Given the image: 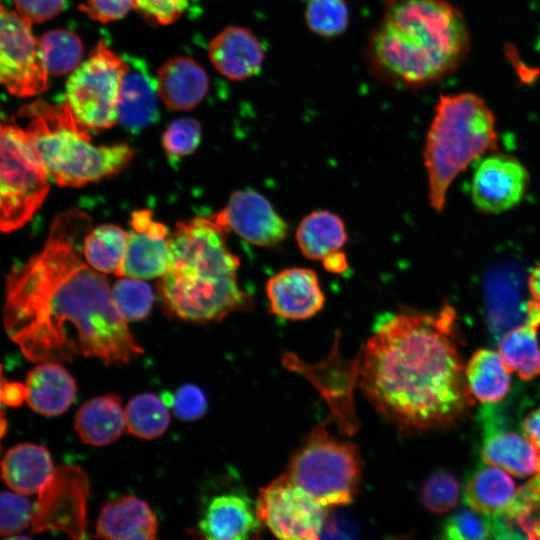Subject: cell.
Segmentation results:
<instances>
[{"instance_id":"1","label":"cell","mask_w":540,"mask_h":540,"mask_svg":"<svg viewBox=\"0 0 540 540\" xmlns=\"http://www.w3.org/2000/svg\"><path fill=\"white\" fill-rule=\"evenodd\" d=\"M91 224L78 208L59 213L42 249L6 277L4 327L32 362L83 356L121 364L144 352L114 303L108 279L84 258Z\"/></svg>"},{"instance_id":"2","label":"cell","mask_w":540,"mask_h":540,"mask_svg":"<svg viewBox=\"0 0 540 540\" xmlns=\"http://www.w3.org/2000/svg\"><path fill=\"white\" fill-rule=\"evenodd\" d=\"M361 389L400 428L447 427L474 405L456 343V311H406L382 320L360 364Z\"/></svg>"},{"instance_id":"3","label":"cell","mask_w":540,"mask_h":540,"mask_svg":"<svg viewBox=\"0 0 540 540\" xmlns=\"http://www.w3.org/2000/svg\"><path fill=\"white\" fill-rule=\"evenodd\" d=\"M469 41L464 16L447 0H386L368 41V61L385 80L422 87L453 72Z\"/></svg>"},{"instance_id":"4","label":"cell","mask_w":540,"mask_h":540,"mask_svg":"<svg viewBox=\"0 0 540 540\" xmlns=\"http://www.w3.org/2000/svg\"><path fill=\"white\" fill-rule=\"evenodd\" d=\"M227 234L212 215L176 224L169 236L170 265L159 283L171 314L202 323L252 307V297L238 284L240 261L226 244Z\"/></svg>"},{"instance_id":"5","label":"cell","mask_w":540,"mask_h":540,"mask_svg":"<svg viewBox=\"0 0 540 540\" xmlns=\"http://www.w3.org/2000/svg\"><path fill=\"white\" fill-rule=\"evenodd\" d=\"M19 115L29 119L27 137L50 180L59 186L82 187L113 176L133 157V149L125 143L94 145L89 129L77 121L67 102L36 100Z\"/></svg>"},{"instance_id":"6","label":"cell","mask_w":540,"mask_h":540,"mask_svg":"<svg viewBox=\"0 0 540 540\" xmlns=\"http://www.w3.org/2000/svg\"><path fill=\"white\" fill-rule=\"evenodd\" d=\"M497 148L495 117L481 97L471 92L441 95L423 152L431 207L440 213L453 180Z\"/></svg>"},{"instance_id":"7","label":"cell","mask_w":540,"mask_h":540,"mask_svg":"<svg viewBox=\"0 0 540 540\" xmlns=\"http://www.w3.org/2000/svg\"><path fill=\"white\" fill-rule=\"evenodd\" d=\"M290 478L325 508L350 504L359 488L358 447L317 425L292 455Z\"/></svg>"},{"instance_id":"8","label":"cell","mask_w":540,"mask_h":540,"mask_svg":"<svg viewBox=\"0 0 540 540\" xmlns=\"http://www.w3.org/2000/svg\"><path fill=\"white\" fill-rule=\"evenodd\" d=\"M49 176L25 129L13 121L1 125L0 226L9 233L26 224L41 207Z\"/></svg>"},{"instance_id":"9","label":"cell","mask_w":540,"mask_h":540,"mask_svg":"<svg viewBox=\"0 0 540 540\" xmlns=\"http://www.w3.org/2000/svg\"><path fill=\"white\" fill-rule=\"evenodd\" d=\"M125 58L100 40L89 58L71 73L66 99L77 121L87 129L103 130L118 122V100Z\"/></svg>"},{"instance_id":"10","label":"cell","mask_w":540,"mask_h":540,"mask_svg":"<svg viewBox=\"0 0 540 540\" xmlns=\"http://www.w3.org/2000/svg\"><path fill=\"white\" fill-rule=\"evenodd\" d=\"M259 517L278 540H320L325 507L283 473L259 490Z\"/></svg>"},{"instance_id":"11","label":"cell","mask_w":540,"mask_h":540,"mask_svg":"<svg viewBox=\"0 0 540 540\" xmlns=\"http://www.w3.org/2000/svg\"><path fill=\"white\" fill-rule=\"evenodd\" d=\"M0 80L18 97L35 96L48 88V71L31 24L1 5Z\"/></svg>"},{"instance_id":"12","label":"cell","mask_w":540,"mask_h":540,"mask_svg":"<svg viewBox=\"0 0 540 540\" xmlns=\"http://www.w3.org/2000/svg\"><path fill=\"white\" fill-rule=\"evenodd\" d=\"M88 494V478L80 467L56 468L39 492L32 518L33 531L59 530L73 540H84Z\"/></svg>"},{"instance_id":"13","label":"cell","mask_w":540,"mask_h":540,"mask_svg":"<svg viewBox=\"0 0 540 540\" xmlns=\"http://www.w3.org/2000/svg\"><path fill=\"white\" fill-rule=\"evenodd\" d=\"M212 216L227 233L232 231L259 247H275L288 234V224L269 200L249 188L233 192L226 206Z\"/></svg>"},{"instance_id":"14","label":"cell","mask_w":540,"mask_h":540,"mask_svg":"<svg viewBox=\"0 0 540 540\" xmlns=\"http://www.w3.org/2000/svg\"><path fill=\"white\" fill-rule=\"evenodd\" d=\"M528 184V172L516 157L492 153L482 159L474 170L471 198L481 212L499 214L521 202Z\"/></svg>"},{"instance_id":"15","label":"cell","mask_w":540,"mask_h":540,"mask_svg":"<svg viewBox=\"0 0 540 540\" xmlns=\"http://www.w3.org/2000/svg\"><path fill=\"white\" fill-rule=\"evenodd\" d=\"M132 230L123 262L115 275L136 279L162 277L170 265L169 232L150 210L131 216Z\"/></svg>"},{"instance_id":"16","label":"cell","mask_w":540,"mask_h":540,"mask_svg":"<svg viewBox=\"0 0 540 540\" xmlns=\"http://www.w3.org/2000/svg\"><path fill=\"white\" fill-rule=\"evenodd\" d=\"M261 524L257 504L244 492L233 490L208 500L198 530L202 540H253L259 536Z\"/></svg>"},{"instance_id":"17","label":"cell","mask_w":540,"mask_h":540,"mask_svg":"<svg viewBox=\"0 0 540 540\" xmlns=\"http://www.w3.org/2000/svg\"><path fill=\"white\" fill-rule=\"evenodd\" d=\"M271 312L286 320H305L324 306L325 295L314 270L292 267L274 274L266 283Z\"/></svg>"},{"instance_id":"18","label":"cell","mask_w":540,"mask_h":540,"mask_svg":"<svg viewBox=\"0 0 540 540\" xmlns=\"http://www.w3.org/2000/svg\"><path fill=\"white\" fill-rule=\"evenodd\" d=\"M124 58L127 69L120 86L118 122L126 130L137 133L159 118L157 79L142 59Z\"/></svg>"},{"instance_id":"19","label":"cell","mask_w":540,"mask_h":540,"mask_svg":"<svg viewBox=\"0 0 540 540\" xmlns=\"http://www.w3.org/2000/svg\"><path fill=\"white\" fill-rule=\"evenodd\" d=\"M208 55L215 69L232 81L255 76L265 59L259 38L241 26H228L218 33L209 44Z\"/></svg>"},{"instance_id":"20","label":"cell","mask_w":540,"mask_h":540,"mask_svg":"<svg viewBox=\"0 0 540 540\" xmlns=\"http://www.w3.org/2000/svg\"><path fill=\"white\" fill-rule=\"evenodd\" d=\"M158 95L172 110H191L206 97L209 77L195 60L186 56L168 59L158 70Z\"/></svg>"},{"instance_id":"21","label":"cell","mask_w":540,"mask_h":540,"mask_svg":"<svg viewBox=\"0 0 540 540\" xmlns=\"http://www.w3.org/2000/svg\"><path fill=\"white\" fill-rule=\"evenodd\" d=\"M96 532L102 540H156L157 519L145 501L123 496L102 508Z\"/></svg>"},{"instance_id":"22","label":"cell","mask_w":540,"mask_h":540,"mask_svg":"<svg viewBox=\"0 0 540 540\" xmlns=\"http://www.w3.org/2000/svg\"><path fill=\"white\" fill-rule=\"evenodd\" d=\"M486 464L499 467L517 477L536 474L540 454L530 440L515 431L503 430L486 418L481 450Z\"/></svg>"},{"instance_id":"23","label":"cell","mask_w":540,"mask_h":540,"mask_svg":"<svg viewBox=\"0 0 540 540\" xmlns=\"http://www.w3.org/2000/svg\"><path fill=\"white\" fill-rule=\"evenodd\" d=\"M27 403L37 413L58 416L74 401L76 383L59 363H39L26 377Z\"/></svg>"},{"instance_id":"24","label":"cell","mask_w":540,"mask_h":540,"mask_svg":"<svg viewBox=\"0 0 540 540\" xmlns=\"http://www.w3.org/2000/svg\"><path fill=\"white\" fill-rule=\"evenodd\" d=\"M539 327L540 304L530 299L526 320L505 332L498 343L499 354L508 370L516 372L524 380L540 375Z\"/></svg>"},{"instance_id":"25","label":"cell","mask_w":540,"mask_h":540,"mask_svg":"<svg viewBox=\"0 0 540 540\" xmlns=\"http://www.w3.org/2000/svg\"><path fill=\"white\" fill-rule=\"evenodd\" d=\"M1 466L4 482L24 495L40 492L55 472L48 450L33 443H21L9 449Z\"/></svg>"},{"instance_id":"26","label":"cell","mask_w":540,"mask_h":540,"mask_svg":"<svg viewBox=\"0 0 540 540\" xmlns=\"http://www.w3.org/2000/svg\"><path fill=\"white\" fill-rule=\"evenodd\" d=\"M518 490L505 470L486 464L471 474L465 486L464 500L479 514L502 516L514 503Z\"/></svg>"},{"instance_id":"27","label":"cell","mask_w":540,"mask_h":540,"mask_svg":"<svg viewBox=\"0 0 540 540\" xmlns=\"http://www.w3.org/2000/svg\"><path fill=\"white\" fill-rule=\"evenodd\" d=\"M126 427L125 410L114 394L86 401L75 416V430L81 440L93 446L116 441Z\"/></svg>"},{"instance_id":"28","label":"cell","mask_w":540,"mask_h":540,"mask_svg":"<svg viewBox=\"0 0 540 540\" xmlns=\"http://www.w3.org/2000/svg\"><path fill=\"white\" fill-rule=\"evenodd\" d=\"M301 253L311 260H322L341 250L347 241L344 221L328 210H315L306 215L296 230Z\"/></svg>"},{"instance_id":"29","label":"cell","mask_w":540,"mask_h":540,"mask_svg":"<svg viewBox=\"0 0 540 540\" xmlns=\"http://www.w3.org/2000/svg\"><path fill=\"white\" fill-rule=\"evenodd\" d=\"M509 372L500 354L489 349L476 351L465 369L472 395L483 403H496L506 397L511 386Z\"/></svg>"},{"instance_id":"30","label":"cell","mask_w":540,"mask_h":540,"mask_svg":"<svg viewBox=\"0 0 540 540\" xmlns=\"http://www.w3.org/2000/svg\"><path fill=\"white\" fill-rule=\"evenodd\" d=\"M129 232L114 224H102L90 229L83 242V254L88 264L101 273L119 270L128 245Z\"/></svg>"},{"instance_id":"31","label":"cell","mask_w":540,"mask_h":540,"mask_svg":"<svg viewBox=\"0 0 540 540\" xmlns=\"http://www.w3.org/2000/svg\"><path fill=\"white\" fill-rule=\"evenodd\" d=\"M487 288L489 328L495 337L500 338L526 320L529 300L524 302L515 286L505 282L493 281Z\"/></svg>"},{"instance_id":"32","label":"cell","mask_w":540,"mask_h":540,"mask_svg":"<svg viewBox=\"0 0 540 540\" xmlns=\"http://www.w3.org/2000/svg\"><path fill=\"white\" fill-rule=\"evenodd\" d=\"M128 432L141 439H155L168 429L170 415L161 397L152 393L134 396L125 408Z\"/></svg>"},{"instance_id":"33","label":"cell","mask_w":540,"mask_h":540,"mask_svg":"<svg viewBox=\"0 0 540 540\" xmlns=\"http://www.w3.org/2000/svg\"><path fill=\"white\" fill-rule=\"evenodd\" d=\"M38 41L49 74L65 75L75 71L81 64L84 46L81 38L73 31L50 30Z\"/></svg>"},{"instance_id":"34","label":"cell","mask_w":540,"mask_h":540,"mask_svg":"<svg viewBox=\"0 0 540 540\" xmlns=\"http://www.w3.org/2000/svg\"><path fill=\"white\" fill-rule=\"evenodd\" d=\"M304 17L310 31L333 38L346 31L350 14L345 0H306Z\"/></svg>"},{"instance_id":"35","label":"cell","mask_w":540,"mask_h":540,"mask_svg":"<svg viewBox=\"0 0 540 540\" xmlns=\"http://www.w3.org/2000/svg\"><path fill=\"white\" fill-rule=\"evenodd\" d=\"M114 303L126 321L146 318L154 302L151 286L141 279L122 277L112 288Z\"/></svg>"},{"instance_id":"36","label":"cell","mask_w":540,"mask_h":540,"mask_svg":"<svg viewBox=\"0 0 540 540\" xmlns=\"http://www.w3.org/2000/svg\"><path fill=\"white\" fill-rule=\"evenodd\" d=\"M420 498L433 513H444L456 506L460 498V485L454 475L446 471L432 473L424 482Z\"/></svg>"},{"instance_id":"37","label":"cell","mask_w":540,"mask_h":540,"mask_svg":"<svg viewBox=\"0 0 540 540\" xmlns=\"http://www.w3.org/2000/svg\"><path fill=\"white\" fill-rule=\"evenodd\" d=\"M202 128L191 117L174 120L162 135V146L170 161H178L192 154L200 144Z\"/></svg>"},{"instance_id":"38","label":"cell","mask_w":540,"mask_h":540,"mask_svg":"<svg viewBox=\"0 0 540 540\" xmlns=\"http://www.w3.org/2000/svg\"><path fill=\"white\" fill-rule=\"evenodd\" d=\"M491 517L475 511L461 510L445 522L441 540H492Z\"/></svg>"},{"instance_id":"39","label":"cell","mask_w":540,"mask_h":540,"mask_svg":"<svg viewBox=\"0 0 540 540\" xmlns=\"http://www.w3.org/2000/svg\"><path fill=\"white\" fill-rule=\"evenodd\" d=\"M504 517L516 522L528 540H540V491L529 483L520 487Z\"/></svg>"},{"instance_id":"40","label":"cell","mask_w":540,"mask_h":540,"mask_svg":"<svg viewBox=\"0 0 540 540\" xmlns=\"http://www.w3.org/2000/svg\"><path fill=\"white\" fill-rule=\"evenodd\" d=\"M34 507L31 501L18 492L3 491L0 496V531L11 536L32 522Z\"/></svg>"},{"instance_id":"41","label":"cell","mask_w":540,"mask_h":540,"mask_svg":"<svg viewBox=\"0 0 540 540\" xmlns=\"http://www.w3.org/2000/svg\"><path fill=\"white\" fill-rule=\"evenodd\" d=\"M171 407L173 413L182 421H194L207 410V399L203 391L194 384L179 387L174 394L164 393L161 397Z\"/></svg>"},{"instance_id":"42","label":"cell","mask_w":540,"mask_h":540,"mask_svg":"<svg viewBox=\"0 0 540 540\" xmlns=\"http://www.w3.org/2000/svg\"><path fill=\"white\" fill-rule=\"evenodd\" d=\"M188 0H135V8L152 24L168 25L185 11Z\"/></svg>"},{"instance_id":"43","label":"cell","mask_w":540,"mask_h":540,"mask_svg":"<svg viewBox=\"0 0 540 540\" xmlns=\"http://www.w3.org/2000/svg\"><path fill=\"white\" fill-rule=\"evenodd\" d=\"M132 7L135 0H87L79 10L95 21L107 23L123 18Z\"/></svg>"},{"instance_id":"44","label":"cell","mask_w":540,"mask_h":540,"mask_svg":"<svg viewBox=\"0 0 540 540\" xmlns=\"http://www.w3.org/2000/svg\"><path fill=\"white\" fill-rule=\"evenodd\" d=\"M17 13L24 20L41 23L58 15L66 6V0H14Z\"/></svg>"},{"instance_id":"45","label":"cell","mask_w":540,"mask_h":540,"mask_svg":"<svg viewBox=\"0 0 540 540\" xmlns=\"http://www.w3.org/2000/svg\"><path fill=\"white\" fill-rule=\"evenodd\" d=\"M27 399V388L19 382H5L2 377L1 400L8 406L16 407Z\"/></svg>"},{"instance_id":"46","label":"cell","mask_w":540,"mask_h":540,"mask_svg":"<svg viewBox=\"0 0 540 540\" xmlns=\"http://www.w3.org/2000/svg\"><path fill=\"white\" fill-rule=\"evenodd\" d=\"M522 429L540 454V406L524 419Z\"/></svg>"},{"instance_id":"47","label":"cell","mask_w":540,"mask_h":540,"mask_svg":"<svg viewBox=\"0 0 540 540\" xmlns=\"http://www.w3.org/2000/svg\"><path fill=\"white\" fill-rule=\"evenodd\" d=\"M321 261L324 269L331 273L341 274L348 268L346 255L341 250L329 254Z\"/></svg>"},{"instance_id":"48","label":"cell","mask_w":540,"mask_h":540,"mask_svg":"<svg viewBox=\"0 0 540 540\" xmlns=\"http://www.w3.org/2000/svg\"><path fill=\"white\" fill-rule=\"evenodd\" d=\"M320 540H351V538L335 520L329 519L325 522Z\"/></svg>"},{"instance_id":"49","label":"cell","mask_w":540,"mask_h":540,"mask_svg":"<svg viewBox=\"0 0 540 540\" xmlns=\"http://www.w3.org/2000/svg\"><path fill=\"white\" fill-rule=\"evenodd\" d=\"M528 289L532 299L540 304V264L535 266L528 276Z\"/></svg>"},{"instance_id":"50","label":"cell","mask_w":540,"mask_h":540,"mask_svg":"<svg viewBox=\"0 0 540 540\" xmlns=\"http://www.w3.org/2000/svg\"><path fill=\"white\" fill-rule=\"evenodd\" d=\"M529 484H530L534 489L540 491V462H539L538 472L535 474V476L532 478V480L529 482Z\"/></svg>"},{"instance_id":"51","label":"cell","mask_w":540,"mask_h":540,"mask_svg":"<svg viewBox=\"0 0 540 540\" xmlns=\"http://www.w3.org/2000/svg\"><path fill=\"white\" fill-rule=\"evenodd\" d=\"M4 540H32V539L27 536H22V535L21 536L11 535Z\"/></svg>"},{"instance_id":"52","label":"cell","mask_w":540,"mask_h":540,"mask_svg":"<svg viewBox=\"0 0 540 540\" xmlns=\"http://www.w3.org/2000/svg\"><path fill=\"white\" fill-rule=\"evenodd\" d=\"M253 540H259V536L255 537Z\"/></svg>"}]
</instances>
